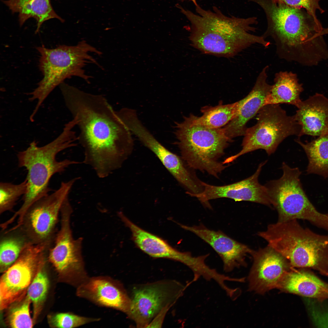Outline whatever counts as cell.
<instances>
[{
  "mask_svg": "<svg viewBox=\"0 0 328 328\" xmlns=\"http://www.w3.org/2000/svg\"><path fill=\"white\" fill-rule=\"evenodd\" d=\"M60 87L67 108L77 120L84 162L99 177H107L121 167L131 154L132 133L103 95L64 83Z\"/></svg>",
  "mask_w": 328,
  "mask_h": 328,
  "instance_id": "cell-1",
  "label": "cell"
},
{
  "mask_svg": "<svg viewBox=\"0 0 328 328\" xmlns=\"http://www.w3.org/2000/svg\"><path fill=\"white\" fill-rule=\"evenodd\" d=\"M265 13L267 26L262 35L275 43L278 57L305 66L318 59L327 46L320 33L323 29L302 9L275 3L271 0H248Z\"/></svg>",
  "mask_w": 328,
  "mask_h": 328,
  "instance_id": "cell-2",
  "label": "cell"
},
{
  "mask_svg": "<svg viewBox=\"0 0 328 328\" xmlns=\"http://www.w3.org/2000/svg\"><path fill=\"white\" fill-rule=\"evenodd\" d=\"M76 123L70 121L66 124L63 131L53 140L41 147L32 142L25 150L19 152V166L27 171V188L23 197V203L15 215L22 219L29 208L36 202L48 195L50 179L54 174L64 171L70 165L78 162L65 159H56L57 154L67 148L76 146L77 136L73 130Z\"/></svg>",
  "mask_w": 328,
  "mask_h": 328,
  "instance_id": "cell-3",
  "label": "cell"
},
{
  "mask_svg": "<svg viewBox=\"0 0 328 328\" xmlns=\"http://www.w3.org/2000/svg\"><path fill=\"white\" fill-rule=\"evenodd\" d=\"M36 49L40 55L39 67L43 77L37 87L29 93V101H37L32 111L34 114L52 91L66 78L77 76L88 81L90 77L84 68L88 63L98 64L92 53L101 54L84 41L74 46L62 45L53 49L42 46Z\"/></svg>",
  "mask_w": 328,
  "mask_h": 328,
  "instance_id": "cell-4",
  "label": "cell"
},
{
  "mask_svg": "<svg viewBox=\"0 0 328 328\" xmlns=\"http://www.w3.org/2000/svg\"><path fill=\"white\" fill-rule=\"evenodd\" d=\"M258 235L291 266L316 267L328 259V235L304 228L296 220L270 224Z\"/></svg>",
  "mask_w": 328,
  "mask_h": 328,
  "instance_id": "cell-5",
  "label": "cell"
},
{
  "mask_svg": "<svg viewBox=\"0 0 328 328\" xmlns=\"http://www.w3.org/2000/svg\"><path fill=\"white\" fill-rule=\"evenodd\" d=\"M175 134L181 158L190 168L218 178L227 167L219 159L232 140L223 128L192 124L187 117L176 123Z\"/></svg>",
  "mask_w": 328,
  "mask_h": 328,
  "instance_id": "cell-6",
  "label": "cell"
},
{
  "mask_svg": "<svg viewBox=\"0 0 328 328\" xmlns=\"http://www.w3.org/2000/svg\"><path fill=\"white\" fill-rule=\"evenodd\" d=\"M282 169L280 178L265 185L272 204L278 211V221L304 219L328 230V214L319 212L309 200L300 182L299 169L291 168L285 162Z\"/></svg>",
  "mask_w": 328,
  "mask_h": 328,
  "instance_id": "cell-7",
  "label": "cell"
},
{
  "mask_svg": "<svg viewBox=\"0 0 328 328\" xmlns=\"http://www.w3.org/2000/svg\"><path fill=\"white\" fill-rule=\"evenodd\" d=\"M257 114L256 124L247 128L241 150L226 159L223 162L224 164L232 162L242 155L258 149L265 150L270 155L288 136H299L301 128L294 115H288L278 104L265 105Z\"/></svg>",
  "mask_w": 328,
  "mask_h": 328,
  "instance_id": "cell-8",
  "label": "cell"
},
{
  "mask_svg": "<svg viewBox=\"0 0 328 328\" xmlns=\"http://www.w3.org/2000/svg\"><path fill=\"white\" fill-rule=\"evenodd\" d=\"M186 17L191 24L190 39L193 45L206 53L231 57L256 44L267 48L269 42L261 35L243 33L205 24L192 12Z\"/></svg>",
  "mask_w": 328,
  "mask_h": 328,
  "instance_id": "cell-9",
  "label": "cell"
},
{
  "mask_svg": "<svg viewBox=\"0 0 328 328\" xmlns=\"http://www.w3.org/2000/svg\"><path fill=\"white\" fill-rule=\"evenodd\" d=\"M72 210L69 201L63 203L60 211V228L53 245L48 249V258L56 269L77 287L89 278L81 255L82 238L74 239L70 227Z\"/></svg>",
  "mask_w": 328,
  "mask_h": 328,
  "instance_id": "cell-10",
  "label": "cell"
},
{
  "mask_svg": "<svg viewBox=\"0 0 328 328\" xmlns=\"http://www.w3.org/2000/svg\"><path fill=\"white\" fill-rule=\"evenodd\" d=\"M77 179L62 182L58 189L37 201L27 210L17 229L29 241L52 243L62 207Z\"/></svg>",
  "mask_w": 328,
  "mask_h": 328,
  "instance_id": "cell-11",
  "label": "cell"
},
{
  "mask_svg": "<svg viewBox=\"0 0 328 328\" xmlns=\"http://www.w3.org/2000/svg\"><path fill=\"white\" fill-rule=\"evenodd\" d=\"M51 244L28 242L16 261L1 276L0 307L3 309L22 296L31 283L35 272L44 265Z\"/></svg>",
  "mask_w": 328,
  "mask_h": 328,
  "instance_id": "cell-12",
  "label": "cell"
},
{
  "mask_svg": "<svg viewBox=\"0 0 328 328\" xmlns=\"http://www.w3.org/2000/svg\"><path fill=\"white\" fill-rule=\"evenodd\" d=\"M186 287L175 281H160L133 289L128 317L137 327H147L164 308L172 306Z\"/></svg>",
  "mask_w": 328,
  "mask_h": 328,
  "instance_id": "cell-13",
  "label": "cell"
},
{
  "mask_svg": "<svg viewBox=\"0 0 328 328\" xmlns=\"http://www.w3.org/2000/svg\"><path fill=\"white\" fill-rule=\"evenodd\" d=\"M118 215L130 229L136 245L144 253L153 258H167L181 262L189 267L194 274H199L204 270L206 255L195 257L190 252L180 251L163 239L135 224L122 212Z\"/></svg>",
  "mask_w": 328,
  "mask_h": 328,
  "instance_id": "cell-14",
  "label": "cell"
},
{
  "mask_svg": "<svg viewBox=\"0 0 328 328\" xmlns=\"http://www.w3.org/2000/svg\"><path fill=\"white\" fill-rule=\"evenodd\" d=\"M132 134L144 146L152 152L173 177L190 196L202 192L203 181L190 170L182 159L169 150L152 135L141 121L134 124L131 128Z\"/></svg>",
  "mask_w": 328,
  "mask_h": 328,
  "instance_id": "cell-15",
  "label": "cell"
},
{
  "mask_svg": "<svg viewBox=\"0 0 328 328\" xmlns=\"http://www.w3.org/2000/svg\"><path fill=\"white\" fill-rule=\"evenodd\" d=\"M267 161L260 163L255 173L251 176L240 181L227 185L216 186L203 182V191L193 195L203 206L211 208L210 200L226 198L235 201H248L268 206L272 203L267 189L259 182L258 178L263 166Z\"/></svg>",
  "mask_w": 328,
  "mask_h": 328,
  "instance_id": "cell-16",
  "label": "cell"
},
{
  "mask_svg": "<svg viewBox=\"0 0 328 328\" xmlns=\"http://www.w3.org/2000/svg\"><path fill=\"white\" fill-rule=\"evenodd\" d=\"M251 255L254 261L249 276L251 289L262 293L278 287L289 272L291 265L287 260L268 246L254 251Z\"/></svg>",
  "mask_w": 328,
  "mask_h": 328,
  "instance_id": "cell-17",
  "label": "cell"
},
{
  "mask_svg": "<svg viewBox=\"0 0 328 328\" xmlns=\"http://www.w3.org/2000/svg\"><path fill=\"white\" fill-rule=\"evenodd\" d=\"M76 294L100 306L126 313L130 312L131 299L120 282L105 276L88 278L77 287Z\"/></svg>",
  "mask_w": 328,
  "mask_h": 328,
  "instance_id": "cell-18",
  "label": "cell"
},
{
  "mask_svg": "<svg viewBox=\"0 0 328 328\" xmlns=\"http://www.w3.org/2000/svg\"><path fill=\"white\" fill-rule=\"evenodd\" d=\"M179 225L183 229L196 234L213 248L222 260L224 270L226 272L244 265L246 256L248 254L251 255L254 251L222 231L210 230L202 224L192 226Z\"/></svg>",
  "mask_w": 328,
  "mask_h": 328,
  "instance_id": "cell-19",
  "label": "cell"
},
{
  "mask_svg": "<svg viewBox=\"0 0 328 328\" xmlns=\"http://www.w3.org/2000/svg\"><path fill=\"white\" fill-rule=\"evenodd\" d=\"M268 68V66L263 68L250 92L239 101L240 107L237 116L223 128L225 135L230 139L244 136L247 128V122L265 105V99L272 87V85L267 82Z\"/></svg>",
  "mask_w": 328,
  "mask_h": 328,
  "instance_id": "cell-20",
  "label": "cell"
},
{
  "mask_svg": "<svg viewBox=\"0 0 328 328\" xmlns=\"http://www.w3.org/2000/svg\"><path fill=\"white\" fill-rule=\"evenodd\" d=\"M294 115L301 130L299 137L328 134V98L316 93L302 101Z\"/></svg>",
  "mask_w": 328,
  "mask_h": 328,
  "instance_id": "cell-21",
  "label": "cell"
},
{
  "mask_svg": "<svg viewBox=\"0 0 328 328\" xmlns=\"http://www.w3.org/2000/svg\"><path fill=\"white\" fill-rule=\"evenodd\" d=\"M278 287L283 291L303 296L328 298V285L315 275L303 270L289 272Z\"/></svg>",
  "mask_w": 328,
  "mask_h": 328,
  "instance_id": "cell-22",
  "label": "cell"
},
{
  "mask_svg": "<svg viewBox=\"0 0 328 328\" xmlns=\"http://www.w3.org/2000/svg\"><path fill=\"white\" fill-rule=\"evenodd\" d=\"M12 13H19V25L22 26L29 19L37 22L35 33L39 32L43 24L48 20L56 19L61 22L64 20L57 15L52 6L51 0H2Z\"/></svg>",
  "mask_w": 328,
  "mask_h": 328,
  "instance_id": "cell-23",
  "label": "cell"
},
{
  "mask_svg": "<svg viewBox=\"0 0 328 328\" xmlns=\"http://www.w3.org/2000/svg\"><path fill=\"white\" fill-rule=\"evenodd\" d=\"M303 91L296 73L280 71L275 74L274 84L265 99V105L285 103L297 108L302 101L300 95Z\"/></svg>",
  "mask_w": 328,
  "mask_h": 328,
  "instance_id": "cell-24",
  "label": "cell"
},
{
  "mask_svg": "<svg viewBox=\"0 0 328 328\" xmlns=\"http://www.w3.org/2000/svg\"><path fill=\"white\" fill-rule=\"evenodd\" d=\"M239 101L227 104L220 103L214 106H206L201 109L203 114L198 117L190 114L187 117L193 125H201L210 128H217L226 125L237 115Z\"/></svg>",
  "mask_w": 328,
  "mask_h": 328,
  "instance_id": "cell-25",
  "label": "cell"
},
{
  "mask_svg": "<svg viewBox=\"0 0 328 328\" xmlns=\"http://www.w3.org/2000/svg\"><path fill=\"white\" fill-rule=\"evenodd\" d=\"M295 141L302 147L307 157V173L328 178V134L305 143L299 139Z\"/></svg>",
  "mask_w": 328,
  "mask_h": 328,
  "instance_id": "cell-26",
  "label": "cell"
},
{
  "mask_svg": "<svg viewBox=\"0 0 328 328\" xmlns=\"http://www.w3.org/2000/svg\"><path fill=\"white\" fill-rule=\"evenodd\" d=\"M19 234H10L5 232L6 235L1 240L0 267L1 270L5 271L17 260L26 244L29 241L26 236L19 229Z\"/></svg>",
  "mask_w": 328,
  "mask_h": 328,
  "instance_id": "cell-27",
  "label": "cell"
},
{
  "mask_svg": "<svg viewBox=\"0 0 328 328\" xmlns=\"http://www.w3.org/2000/svg\"><path fill=\"white\" fill-rule=\"evenodd\" d=\"M49 286L48 277L41 268L28 287L27 292V298L33 303L35 318L39 313L46 298Z\"/></svg>",
  "mask_w": 328,
  "mask_h": 328,
  "instance_id": "cell-28",
  "label": "cell"
},
{
  "mask_svg": "<svg viewBox=\"0 0 328 328\" xmlns=\"http://www.w3.org/2000/svg\"><path fill=\"white\" fill-rule=\"evenodd\" d=\"M27 188V181L26 179L18 184L10 183L1 182L0 214L12 210L19 197L26 193Z\"/></svg>",
  "mask_w": 328,
  "mask_h": 328,
  "instance_id": "cell-29",
  "label": "cell"
},
{
  "mask_svg": "<svg viewBox=\"0 0 328 328\" xmlns=\"http://www.w3.org/2000/svg\"><path fill=\"white\" fill-rule=\"evenodd\" d=\"M99 318L80 316L71 313H60L50 319L51 326L57 328H74L99 320Z\"/></svg>",
  "mask_w": 328,
  "mask_h": 328,
  "instance_id": "cell-30",
  "label": "cell"
},
{
  "mask_svg": "<svg viewBox=\"0 0 328 328\" xmlns=\"http://www.w3.org/2000/svg\"><path fill=\"white\" fill-rule=\"evenodd\" d=\"M30 302L31 301L26 297L22 304L11 310L8 320L9 325L12 327H32L33 323L29 313Z\"/></svg>",
  "mask_w": 328,
  "mask_h": 328,
  "instance_id": "cell-31",
  "label": "cell"
},
{
  "mask_svg": "<svg viewBox=\"0 0 328 328\" xmlns=\"http://www.w3.org/2000/svg\"><path fill=\"white\" fill-rule=\"evenodd\" d=\"M273 2L282 4L294 7L304 9L313 18L318 24L321 25L316 16V12L319 10L321 13L324 12L323 10L319 5V0H271Z\"/></svg>",
  "mask_w": 328,
  "mask_h": 328,
  "instance_id": "cell-32",
  "label": "cell"
},
{
  "mask_svg": "<svg viewBox=\"0 0 328 328\" xmlns=\"http://www.w3.org/2000/svg\"><path fill=\"white\" fill-rule=\"evenodd\" d=\"M312 318L315 325L319 327H328V312L322 313L313 310Z\"/></svg>",
  "mask_w": 328,
  "mask_h": 328,
  "instance_id": "cell-33",
  "label": "cell"
},
{
  "mask_svg": "<svg viewBox=\"0 0 328 328\" xmlns=\"http://www.w3.org/2000/svg\"><path fill=\"white\" fill-rule=\"evenodd\" d=\"M171 306H168L162 310L152 319L147 327H160L166 314Z\"/></svg>",
  "mask_w": 328,
  "mask_h": 328,
  "instance_id": "cell-34",
  "label": "cell"
},
{
  "mask_svg": "<svg viewBox=\"0 0 328 328\" xmlns=\"http://www.w3.org/2000/svg\"><path fill=\"white\" fill-rule=\"evenodd\" d=\"M326 34H328V28L326 29H323L321 32V34L322 36H323L324 35Z\"/></svg>",
  "mask_w": 328,
  "mask_h": 328,
  "instance_id": "cell-35",
  "label": "cell"
},
{
  "mask_svg": "<svg viewBox=\"0 0 328 328\" xmlns=\"http://www.w3.org/2000/svg\"><path fill=\"white\" fill-rule=\"evenodd\" d=\"M180 0L181 1H186V0H189V1H192L193 3V4H194V5H195V6H197V5H198V4L197 2H196V0Z\"/></svg>",
  "mask_w": 328,
  "mask_h": 328,
  "instance_id": "cell-36",
  "label": "cell"
},
{
  "mask_svg": "<svg viewBox=\"0 0 328 328\" xmlns=\"http://www.w3.org/2000/svg\"><path fill=\"white\" fill-rule=\"evenodd\" d=\"M0 227H1V226H0ZM1 229H2V230H5H5H3V229H2V228H1ZM12 229H13V230H14V229H13V228H12Z\"/></svg>",
  "mask_w": 328,
  "mask_h": 328,
  "instance_id": "cell-37",
  "label": "cell"
}]
</instances>
